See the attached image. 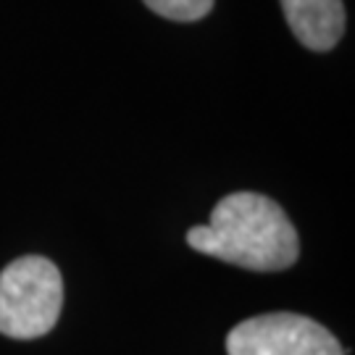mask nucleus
<instances>
[{
	"label": "nucleus",
	"mask_w": 355,
	"mask_h": 355,
	"mask_svg": "<svg viewBox=\"0 0 355 355\" xmlns=\"http://www.w3.org/2000/svg\"><path fill=\"white\" fill-rule=\"evenodd\" d=\"M64 279L42 255H21L0 271V334L37 340L58 324Z\"/></svg>",
	"instance_id": "nucleus-2"
},
{
	"label": "nucleus",
	"mask_w": 355,
	"mask_h": 355,
	"mask_svg": "<svg viewBox=\"0 0 355 355\" xmlns=\"http://www.w3.org/2000/svg\"><path fill=\"white\" fill-rule=\"evenodd\" d=\"M227 355H345L318 321L300 313H261L227 334Z\"/></svg>",
	"instance_id": "nucleus-3"
},
{
	"label": "nucleus",
	"mask_w": 355,
	"mask_h": 355,
	"mask_svg": "<svg viewBox=\"0 0 355 355\" xmlns=\"http://www.w3.org/2000/svg\"><path fill=\"white\" fill-rule=\"evenodd\" d=\"M292 35L311 51H331L345 32L343 0H279Z\"/></svg>",
	"instance_id": "nucleus-4"
},
{
	"label": "nucleus",
	"mask_w": 355,
	"mask_h": 355,
	"mask_svg": "<svg viewBox=\"0 0 355 355\" xmlns=\"http://www.w3.org/2000/svg\"><path fill=\"white\" fill-rule=\"evenodd\" d=\"M153 13L171 21H198L214 8V0H142Z\"/></svg>",
	"instance_id": "nucleus-5"
},
{
	"label": "nucleus",
	"mask_w": 355,
	"mask_h": 355,
	"mask_svg": "<svg viewBox=\"0 0 355 355\" xmlns=\"http://www.w3.org/2000/svg\"><path fill=\"white\" fill-rule=\"evenodd\" d=\"M192 250L248 271H284L300 255V240L277 200L261 192H232L211 221L187 232Z\"/></svg>",
	"instance_id": "nucleus-1"
}]
</instances>
